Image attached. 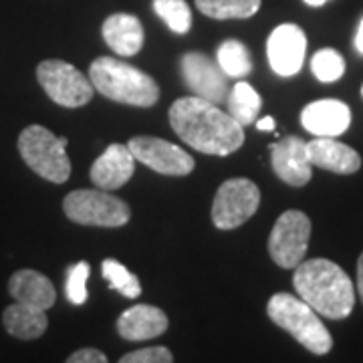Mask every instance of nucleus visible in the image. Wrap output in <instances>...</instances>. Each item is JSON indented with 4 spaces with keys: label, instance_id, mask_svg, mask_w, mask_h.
Masks as SVG:
<instances>
[{
    "label": "nucleus",
    "instance_id": "1",
    "mask_svg": "<svg viewBox=\"0 0 363 363\" xmlns=\"http://www.w3.org/2000/svg\"><path fill=\"white\" fill-rule=\"evenodd\" d=\"M169 125L182 142L208 156H230L245 143V128L202 97H180L169 107Z\"/></svg>",
    "mask_w": 363,
    "mask_h": 363
},
{
    "label": "nucleus",
    "instance_id": "2",
    "mask_svg": "<svg viewBox=\"0 0 363 363\" xmlns=\"http://www.w3.org/2000/svg\"><path fill=\"white\" fill-rule=\"evenodd\" d=\"M293 285L298 297L321 317L341 321L355 305V289L350 274L333 260L309 259L295 267Z\"/></svg>",
    "mask_w": 363,
    "mask_h": 363
},
{
    "label": "nucleus",
    "instance_id": "3",
    "mask_svg": "<svg viewBox=\"0 0 363 363\" xmlns=\"http://www.w3.org/2000/svg\"><path fill=\"white\" fill-rule=\"evenodd\" d=\"M93 87L117 104L154 107L160 99V87L152 75L113 57H99L89 67Z\"/></svg>",
    "mask_w": 363,
    "mask_h": 363
},
{
    "label": "nucleus",
    "instance_id": "4",
    "mask_svg": "<svg viewBox=\"0 0 363 363\" xmlns=\"http://www.w3.org/2000/svg\"><path fill=\"white\" fill-rule=\"evenodd\" d=\"M267 313L272 323L285 329L289 335H293L305 350L315 355H325L333 347L331 333L321 323L319 313L301 297L291 293H277L269 301Z\"/></svg>",
    "mask_w": 363,
    "mask_h": 363
},
{
    "label": "nucleus",
    "instance_id": "5",
    "mask_svg": "<svg viewBox=\"0 0 363 363\" xmlns=\"http://www.w3.org/2000/svg\"><path fill=\"white\" fill-rule=\"evenodd\" d=\"M67 138H57L43 125H28L18 135V154L37 176L52 184H65L71 176Z\"/></svg>",
    "mask_w": 363,
    "mask_h": 363
},
{
    "label": "nucleus",
    "instance_id": "6",
    "mask_svg": "<svg viewBox=\"0 0 363 363\" xmlns=\"http://www.w3.org/2000/svg\"><path fill=\"white\" fill-rule=\"evenodd\" d=\"M67 218L83 226H101V228H119L131 218V208L128 202L107 190H75L63 200Z\"/></svg>",
    "mask_w": 363,
    "mask_h": 363
},
{
    "label": "nucleus",
    "instance_id": "7",
    "mask_svg": "<svg viewBox=\"0 0 363 363\" xmlns=\"http://www.w3.org/2000/svg\"><path fill=\"white\" fill-rule=\"evenodd\" d=\"M37 79L43 91L61 107H83L93 99V83L77 67L61 59H47L37 65Z\"/></svg>",
    "mask_w": 363,
    "mask_h": 363
},
{
    "label": "nucleus",
    "instance_id": "8",
    "mask_svg": "<svg viewBox=\"0 0 363 363\" xmlns=\"http://www.w3.org/2000/svg\"><path fill=\"white\" fill-rule=\"evenodd\" d=\"M259 206V186L248 178H230L222 184L214 196L212 222L220 230H234L250 220Z\"/></svg>",
    "mask_w": 363,
    "mask_h": 363
},
{
    "label": "nucleus",
    "instance_id": "9",
    "mask_svg": "<svg viewBox=\"0 0 363 363\" xmlns=\"http://www.w3.org/2000/svg\"><path fill=\"white\" fill-rule=\"evenodd\" d=\"M311 238V220L301 210L283 212L269 236V252L271 259L283 269H295L303 262Z\"/></svg>",
    "mask_w": 363,
    "mask_h": 363
},
{
    "label": "nucleus",
    "instance_id": "10",
    "mask_svg": "<svg viewBox=\"0 0 363 363\" xmlns=\"http://www.w3.org/2000/svg\"><path fill=\"white\" fill-rule=\"evenodd\" d=\"M128 147L135 162H142L143 166L164 176H188L196 166L194 157L184 147L152 135H135L128 142Z\"/></svg>",
    "mask_w": 363,
    "mask_h": 363
},
{
    "label": "nucleus",
    "instance_id": "11",
    "mask_svg": "<svg viewBox=\"0 0 363 363\" xmlns=\"http://www.w3.org/2000/svg\"><path fill=\"white\" fill-rule=\"evenodd\" d=\"M182 77L196 97L212 104H222L228 99V77L218 63L210 61L202 52H186L180 59Z\"/></svg>",
    "mask_w": 363,
    "mask_h": 363
},
{
    "label": "nucleus",
    "instance_id": "12",
    "mask_svg": "<svg viewBox=\"0 0 363 363\" xmlns=\"http://www.w3.org/2000/svg\"><path fill=\"white\" fill-rule=\"evenodd\" d=\"M307 51V37L303 28L297 25L277 26L267 40V57L272 71L281 77L297 75L305 61Z\"/></svg>",
    "mask_w": 363,
    "mask_h": 363
},
{
    "label": "nucleus",
    "instance_id": "13",
    "mask_svg": "<svg viewBox=\"0 0 363 363\" xmlns=\"http://www.w3.org/2000/svg\"><path fill=\"white\" fill-rule=\"evenodd\" d=\"M271 164L274 174L293 188H303L311 180L313 166L307 156V142L297 135H286L272 143Z\"/></svg>",
    "mask_w": 363,
    "mask_h": 363
},
{
    "label": "nucleus",
    "instance_id": "14",
    "mask_svg": "<svg viewBox=\"0 0 363 363\" xmlns=\"http://www.w3.org/2000/svg\"><path fill=\"white\" fill-rule=\"evenodd\" d=\"M135 172V157L128 143H111L91 166V182L101 190H117L131 180Z\"/></svg>",
    "mask_w": 363,
    "mask_h": 363
},
{
    "label": "nucleus",
    "instance_id": "15",
    "mask_svg": "<svg viewBox=\"0 0 363 363\" xmlns=\"http://www.w3.org/2000/svg\"><path fill=\"white\" fill-rule=\"evenodd\" d=\"M301 123L315 138H337L350 128L351 109L337 99L313 101L301 111Z\"/></svg>",
    "mask_w": 363,
    "mask_h": 363
},
{
    "label": "nucleus",
    "instance_id": "16",
    "mask_svg": "<svg viewBox=\"0 0 363 363\" xmlns=\"http://www.w3.org/2000/svg\"><path fill=\"white\" fill-rule=\"evenodd\" d=\"M307 156L315 168L341 176L355 174L362 168V156L351 145L337 142L335 138H315L313 142H307Z\"/></svg>",
    "mask_w": 363,
    "mask_h": 363
},
{
    "label": "nucleus",
    "instance_id": "17",
    "mask_svg": "<svg viewBox=\"0 0 363 363\" xmlns=\"http://www.w3.org/2000/svg\"><path fill=\"white\" fill-rule=\"evenodd\" d=\"M168 315L154 305H135L117 319V333L128 341H147L168 331Z\"/></svg>",
    "mask_w": 363,
    "mask_h": 363
},
{
    "label": "nucleus",
    "instance_id": "18",
    "mask_svg": "<svg viewBox=\"0 0 363 363\" xmlns=\"http://www.w3.org/2000/svg\"><path fill=\"white\" fill-rule=\"evenodd\" d=\"M9 293L16 303H25L45 311H49L57 301V291L51 281L43 272L33 269L14 272L9 281Z\"/></svg>",
    "mask_w": 363,
    "mask_h": 363
},
{
    "label": "nucleus",
    "instance_id": "19",
    "mask_svg": "<svg viewBox=\"0 0 363 363\" xmlns=\"http://www.w3.org/2000/svg\"><path fill=\"white\" fill-rule=\"evenodd\" d=\"M104 39L109 49L119 57H133L143 47V26L138 16L128 13H116L104 23Z\"/></svg>",
    "mask_w": 363,
    "mask_h": 363
},
{
    "label": "nucleus",
    "instance_id": "20",
    "mask_svg": "<svg viewBox=\"0 0 363 363\" xmlns=\"http://www.w3.org/2000/svg\"><path fill=\"white\" fill-rule=\"evenodd\" d=\"M2 323L9 335L30 341V339H39L47 331L49 317L45 309H37L14 301V305H9L2 313Z\"/></svg>",
    "mask_w": 363,
    "mask_h": 363
},
{
    "label": "nucleus",
    "instance_id": "21",
    "mask_svg": "<svg viewBox=\"0 0 363 363\" xmlns=\"http://www.w3.org/2000/svg\"><path fill=\"white\" fill-rule=\"evenodd\" d=\"M260 107H262V99H260L259 91L245 81H238L228 95V113L242 128H247V125L257 121Z\"/></svg>",
    "mask_w": 363,
    "mask_h": 363
},
{
    "label": "nucleus",
    "instance_id": "22",
    "mask_svg": "<svg viewBox=\"0 0 363 363\" xmlns=\"http://www.w3.org/2000/svg\"><path fill=\"white\" fill-rule=\"evenodd\" d=\"M216 63L224 71L226 77L245 79L252 71V61L245 43L236 39H228L216 49Z\"/></svg>",
    "mask_w": 363,
    "mask_h": 363
},
{
    "label": "nucleus",
    "instance_id": "23",
    "mask_svg": "<svg viewBox=\"0 0 363 363\" xmlns=\"http://www.w3.org/2000/svg\"><path fill=\"white\" fill-rule=\"evenodd\" d=\"M196 9L216 21L250 18L259 13L260 0H196Z\"/></svg>",
    "mask_w": 363,
    "mask_h": 363
},
{
    "label": "nucleus",
    "instance_id": "24",
    "mask_svg": "<svg viewBox=\"0 0 363 363\" xmlns=\"http://www.w3.org/2000/svg\"><path fill=\"white\" fill-rule=\"evenodd\" d=\"M101 272H104L105 281L109 283V286L117 293H121L123 297L138 298L142 295L140 279L125 264H121L119 260L105 259L101 262Z\"/></svg>",
    "mask_w": 363,
    "mask_h": 363
},
{
    "label": "nucleus",
    "instance_id": "25",
    "mask_svg": "<svg viewBox=\"0 0 363 363\" xmlns=\"http://www.w3.org/2000/svg\"><path fill=\"white\" fill-rule=\"evenodd\" d=\"M154 11L178 35H186L192 26V13L186 0H154Z\"/></svg>",
    "mask_w": 363,
    "mask_h": 363
},
{
    "label": "nucleus",
    "instance_id": "26",
    "mask_svg": "<svg viewBox=\"0 0 363 363\" xmlns=\"http://www.w3.org/2000/svg\"><path fill=\"white\" fill-rule=\"evenodd\" d=\"M311 71L315 77L323 83H333L343 77L345 73V61L335 49H321L313 55Z\"/></svg>",
    "mask_w": 363,
    "mask_h": 363
},
{
    "label": "nucleus",
    "instance_id": "27",
    "mask_svg": "<svg viewBox=\"0 0 363 363\" xmlns=\"http://www.w3.org/2000/svg\"><path fill=\"white\" fill-rule=\"evenodd\" d=\"M91 274L89 262L81 260L75 267L69 269V277H67L65 293L67 298L73 305H83L87 301V279Z\"/></svg>",
    "mask_w": 363,
    "mask_h": 363
},
{
    "label": "nucleus",
    "instance_id": "28",
    "mask_svg": "<svg viewBox=\"0 0 363 363\" xmlns=\"http://www.w3.org/2000/svg\"><path fill=\"white\" fill-rule=\"evenodd\" d=\"M174 355L168 347H143V350L130 351L123 355L119 363H172Z\"/></svg>",
    "mask_w": 363,
    "mask_h": 363
},
{
    "label": "nucleus",
    "instance_id": "29",
    "mask_svg": "<svg viewBox=\"0 0 363 363\" xmlns=\"http://www.w3.org/2000/svg\"><path fill=\"white\" fill-rule=\"evenodd\" d=\"M67 363H107V355H105L104 351L85 347V350L73 351L67 357Z\"/></svg>",
    "mask_w": 363,
    "mask_h": 363
},
{
    "label": "nucleus",
    "instance_id": "30",
    "mask_svg": "<svg viewBox=\"0 0 363 363\" xmlns=\"http://www.w3.org/2000/svg\"><path fill=\"white\" fill-rule=\"evenodd\" d=\"M357 293H359V297H362L363 303V252L359 260H357Z\"/></svg>",
    "mask_w": 363,
    "mask_h": 363
},
{
    "label": "nucleus",
    "instance_id": "31",
    "mask_svg": "<svg viewBox=\"0 0 363 363\" xmlns=\"http://www.w3.org/2000/svg\"><path fill=\"white\" fill-rule=\"evenodd\" d=\"M257 130L272 131L274 130V119H272V117H262L260 121H257Z\"/></svg>",
    "mask_w": 363,
    "mask_h": 363
},
{
    "label": "nucleus",
    "instance_id": "32",
    "mask_svg": "<svg viewBox=\"0 0 363 363\" xmlns=\"http://www.w3.org/2000/svg\"><path fill=\"white\" fill-rule=\"evenodd\" d=\"M355 49L363 55V18L357 26V35H355Z\"/></svg>",
    "mask_w": 363,
    "mask_h": 363
},
{
    "label": "nucleus",
    "instance_id": "33",
    "mask_svg": "<svg viewBox=\"0 0 363 363\" xmlns=\"http://www.w3.org/2000/svg\"><path fill=\"white\" fill-rule=\"evenodd\" d=\"M303 2L309 4V6H323L327 0H303Z\"/></svg>",
    "mask_w": 363,
    "mask_h": 363
},
{
    "label": "nucleus",
    "instance_id": "34",
    "mask_svg": "<svg viewBox=\"0 0 363 363\" xmlns=\"http://www.w3.org/2000/svg\"><path fill=\"white\" fill-rule=\"evenodd\" d=\"M362 97H363V87H362Z\"/></svg>",
    "mask_w": 363,
    "mask_h": 363
}]
</instances>
